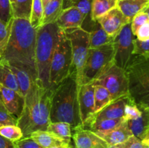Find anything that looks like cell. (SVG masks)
Listing matches in <instances>:
<instances>
[{
	"mask_svg": "<svg viewBox=\"0 0 149 148\" xmlns=\"http://www.w3.org/2000/svg\"></svg>",
	"mask_w": 149,
	"mask_h": 148,
	"instance_id": "681fc988",
	"label": "cell"
},
{
	"mask_svg": "<svg viewBox=\"0 0 149 148\" xmlns=\"http://www.w3.org/2000/svg\"><path fill=\"white\" fill-rule=\"evenodd\" d=\"M64 31L71 44L74 68L78 83L90 49L89 33L82 28L68 29Z\"/></svg>",
	"mask_w": 149,
	"mask_h": 148,
	"instance_id": "9c48e42d",
	"label": "cell"
},
{
	"mask_svg": "<svg viewBox=\"0 0 149 148\" xmlns=\"http://www.w3.org/2000/svg\"><path fill=\"white\" fill-rule=\"evenodd\" d=\"M109 148H114V147H113V146H109Z\"/></svg>",
	"mask_w": 149,
	"mask_h": 148,
	"instance_id": "f6af8a7d",
	"label": "cell"
},
{
	"mask_svg": "<svg viewBox=\"0 0 149 148\" xmlns=\"http://www.w3.org/2000/svg\"><path fill=\"white\" fill-rule=\"evenodd\" d=\"M43 10L44 7L42 0H33L29 21L31 26L36 30H37L41 26L43 16Z\"/></svg>",
	"mask_w": 149,
	"mask_h": 148,
	"instance_id": "4dcf8cb0",
	"label": "cell"
},
{
	"mask_svg": "<svg viewBox=\"0 0 149 148\" xmlns=\"http://www.w3.org/2000/svg\"><path fill=\"white\" fill-rule=\"evenodd\" d=\"M113 42L95 49H89L78 81L79 86L95 82L114 65Z\"/></svg>",
	"mask_w": 149,
	"mask_h": 148,
	"instance_id": "8992f818",
	"label": "cell"
},
{
	"mask_svg": "<svg viewBox=\"0 0 149 148\" xmlns=\"http://www.w3.org/2000/svg\"><path fill=\"white\" fill-rule=\"evenodd\" d=\"M33 0H13L11 3L14 18L29 20Z\"/></svg>",
	"mask_w": 149,
	"mask_h": 148,
	"instance_id": "4316f807",
	"label": "cell"
},
{
	"mask_svg": "<svg viewBox=\"0 0 149 148\" xmlns=\"http://www.w3.org/2000/svg\"><path fill=\"white\" fill-rule=\"evenodd\" d=\"M135 36L140 40L145 41L149 39V22H147L139 28Z\"/></svg>",
	"mask_w": 149,
	"mask_h": 148,
	"instance_id": "60d3db41",
	"label": "cell"
},
{
	"mask_svg": "<svg viewBox=\"0 0 149 148\" xmlns=\"http://www.w3.org/2000/svg\"><path fill=\"white\" fill-rule=\"evenodd\" d=\"M93 2V0H63V8L76 7L84 15L85 17L84 21H86L93 20L91 17Z\"/></svg>",
	"mask_w": 149,
	"mask_h": 148,
	"instance_id": "f546056e",
	"label": "cell"
},
{
	"mask_svg": "<svg viewBox=\"0 0 149 148\" xmlns=\"http://www.w3.org/2000/svg\"><path fill=\"white\" fill-rule=\"evenodd\" d=\"M0 19L7 24L13 19L10 0H0Z\"/></svg>",
	"mask_w": 149,
	"mask_h": 148,
	"instance_id": "8d00e7d4",
	"label": "cell"
},
{
	"mask_svg": "<svg viewBox=\"0 0 149 148\" xmlns=\"http://www.w3.org/2000/svg\"><path fill=\"white\" fill-rule=\"evenodd\" d=\"M149 0H119L117 7L130 20L145 9L148 8Z\"/></svg>",
	"mask_w": 149,
	"mask_h": 148,
	"instance_id": "44dd1931",
	"label": "cell"
},
{
	"mask_svg": "<svg viewBox=\"0 0 149 148\" xmlns=\"http://www.w3.org/2000/svg\"><path fill=\"white\" fill-rule=\"evenodd\" d=\"M0 148H17L15 142L9 140L0 134Z\"/></svg>",
	"mask_w": 149,
	"mask_h": 148,
	"instance_id": "b9f144b4",
	"label": "cell"
},
{
	"mask_svg": "<svg viewBox=\"0 0 149 148\" xmlns=\"http://www.w3.org/2000/svg\"><path fill=\"white\" fill-rule=\"evenodd\" d=\"M138 105V104H137ZM141 112L139 117L127 120L132 135L142 142L149 141V106L138 105Z\"/></svg>",
	"mask_w": 149,
	"mask_h": 148,
	"instance_id": "9a60e30c",
	"label": "cell"
},
{
	"mask_svg": "<svg viewBox=\"0 0 149 148\" xmlns=\"http://www.w3.org/2000/svg\"><path fill=\"white\" fill-rule=\"evenodd\" d=\"M96 20L100 23L102 28L109 36L113 37L125 25L131 22L127 17L124 15L117 7L109 10Z\"/></svg>",
	"mask_w": 149,
	"mask_h": 148,
	"instance_id": "7c38bea8",
	"label": "cell"
},
{
	"mask_svg": "<svg viewBox=\"0 0 149 148\" xmlns=\"http://www.w3.org/2000/svg\"><path fill=\"white\" fill-rule=\"evenodd\" d=\"M145 148H149V145H147V146H146Z\"/></svg>",
	"mask_w": 149,
	"mask_h": 148,
	"instance_id": "bcb514c9",
	"label": "cell"
},
{
	"mask_svg": "<svg viewBox=\"0 0 149 148\" xmlns=\"http://www.w3.org/2000/svg\"><path fill=\"white\" fill-rule=\"evenodd\" d=\"M71 138L75 148H109V145L94 132L84 129L82 125L71 130Z\"/></svg>",
	"mask_w": 149,
	"mask_h": 148,
	"instance_id": "8fae6325",
	"label": "cell"
},
{
	"mask_svg": "<svg viewBox=\"0 0 149 148\" xmlns=\"http://www.w3.org/2000/svg\"><path fill=\"white\" fill-rule=\"evenodd\" d=\"M52 148H74V146L70 145V146L68 147H52Z\"/></svg>",
	"mask_w": 149,
	"mask_h": 148,
	"instance_id": "ee69618b",
	"label": "cell"
},
{
	"mask_svg": "<svg viewBox=\"0 0 149 148\" xmlns=\"http://www.w3.org/2000/svg\"><path fill=\"white\" fill-rule=\"evenodd\" d=\"M133 136L129 129L127 122L124 120L117 127L114 128L109 132L99 135L109 146H115L125 142L130 136Z\"/></svg>",
	"mask_w": 149,
	"mask_h": 148,
	"instance_id": "d6986e66",
	"label": "cell"
},
{
	"mask_svg": "<svg viewBox=\"0 0 149 148\" xmlns=\"http://www.w3.org/2000/svg\"><path fill=\"white\" fill-rule=\"evenodd\" d=\"M85 30L89 33L90 49H95L113 42V36H109L97 20H93Z\"/></svg>",
	"mask_w": 149,
	"mask_h": 148,
	"instance_id": "ac0fdd59",
	"label": "cell"
},
{
	"mask_svg": "<svg viewBox=\"0 0 149 148\" xmlns=\"http://www.w3.org/2000/svg\"><path fill=\"white\" fill-rule=\"evenodd\" d=\"M51 0H42V5H43V7H45V5H46L47 4L48 2H49V1H50Z\"/></svg>",
	"mask_w": 149,
	"mask_h": 148,
	"instance_id": "7bdbcfd3",
	"label": "cell"
},
{
	"mask_svg": "<svg viewBox=\"0 0 149 148\" xmlns=\"http://www.w3.org/2000/svg\"><path fill=\"white\" fill-rule=\"evenodd\" d=\"M0 134L13 142L23 138V132L17 125H6L0 126Z\"/></svg>",
	"mask_w": 149,
	"mask_h": 148,
	"instance_id": "1f68e13d",
	"label": "cell"
},
{
	"mask_svg": "<svg viewBox=\"0 0 149 148\" xmlns=\"http://www.w3.org/2000/svg\"><path fill=\"white\" fill-rule=\"evenodd\" d=\"M93 84L105 87L110 93L112 102L130 95L126 72L115 65H112Z\"/></svg>",
	"mask_w": 149,
	"mask_h": 148,
	"instance_id": "ba28073f",
	"label": "cell"
},
{
	"mask_svg": "<svg viewBox=\"0 0 149 148\" xmlns=\"http://www.w3.org/2000/svg\"><path fill=\"white\" fill-rule=\"evenodd\" d=\"M13 1V0H10V1H11V3H12V1Z\"/></svg>",
	"mask_w": 149,
	"mask_h": 148,
	"instance_id": "7dc6e473",
	"label": "cell"
},
{
	"mask_svg": "<svg viewBox=\"0 0 149 148\" xmlns=\"http://www.w3.org/2000/svg\"><path fill=\"white\" fill-rule=\"evenodd\" d=\"M53 90L43 88L35 82L25 97L23 112L17 118V126L23 138L36 131H46L50 123L51 99Z\"/></svg>",
	"mask_w": 149,
	"mask_h": 148,
	"instance_id": "7a4b0ae2",
	"label": "cell"
},
{
	"mask_svg": "<svg viewBox=\"0 0 149 148\" xmlns=\"http://www.w3.org/2000/svg\"><path fill=\"white\" fill-rule=\"evenodd\" d=\"M78 90L76 73L64 79L53 90L49 114L50 122L68 123L71 130L82 124L79 107Z\"/></svg>",
	"mask_w": 149,
	"mask_h": 148,
	"instance_id": "3957f363",
	"label": "cell"
},
{
	"mask_svg": "<svg viewBox=\"0 0 149 148\" xmlns=\"http://www.w3.org/2000/svg\"><path fill=\"white\" fill-rule=\"evenodd\" d=\"M132 55H139L149 59V39L143 41L137 38L134 39Z\"/></svg>",
	"mask_w": 149,
	"mask_h": 148,
	"instance_id": "d590c367",
	"label": "cell"
},
{
	"mask_svg": "<svg viewBox=\"0 0 149 148\" xmlns=\"http://www.w3.org/2000/svg\"><path fill=\"white\" fill-rule=\"evenodd\" d=\"M13 20L10 23L7 24L0 19V57L1 56V55L4 52V49H5L6 46L7 45V43L9 41L10 33H11Z\"/></svg>",
	"mask_w": 149,
	"mask_h": 148,
	"instance_id": "d6a6232c",
	"label": "cell"
},
{
	"mask_svg": "<svg viewBox=\"0 0 149 148\" xmlns=\"http://www.w3.org/2000/svg\"><path fill=\"white\" fill-rule=\"evenodd\" d=\"M124 120V118L102 119L99 120L86 122L81 125L84 129H88L99 136L117 127Z\"/></svg>",
	"mask_w": 149,
	"mask_h": 148,
	"instance_id": "7402d4cb",
	"label": "cell"
},
{
	"mask_svg": "<svg viewBox=\"0 0 149 148\" xmlns=\"http://www.w3.org/2000/svg\"><path fill=\"white\" fill-rule=\"evenodd\" d=\"M147 22H149L148 7L141 12L138 13L131 20V30L134 36H135L139 28Z\"/></svg>",
	"mask_w": 149,
	"mask_h": 148,
	"instance_id": "e575fe53",
	"label": "cell"
},
{
	"mask_svg": "<svg viewBox=\"0 0 149 148\" xmlns=\"http://www.w3.org/2000/svg\"><path fill=\"white\" fill-rule=\"evenodd\" d=\"M130 95L111 102L97 113H94L86 122L102 119L124 118V110ZM85 122V123H86Z\"/></svg>",
	"mask_w": 149,
	"mask_h": 148,
	"instance_id": "2e32d148",
	"label": "cell"
},
{
	"mask_svg": "<svg viewBox=\"0 0 149 148\" xmlns=\"http://www.w3.org/2000/svg\"><path fill=\"white\" fill-rule=\"evenodd\" d=\"M46 131L71 144V128L69 123L65 122H50Z\"/></svg>",
	"mask_w": 149,
	"mask_h": 148,
	"instance_id": "484cf974",
	"label": "cell"
},
{
	"mask_svg": "<svg viewBox=\"0 0 149 148\" xmlns=\"http://www.w3.org/2000/svg\"><path fill=\"white\" fill-rule=\"evenodd\" d=\"M36 30L29 20L13 18L9 41L1 59L11 66L26 71L37 83L35 63Z\"/></svg>",
	"mask_w": 149,
	"mask_h": 148,
	"instance_id": "6da1fadb",
	"label": "cell"
},
{
	"mask_svg": "<svg viewBox=\"0 0 149 148\" xmlns=\"http://www.w3.org/2000/svg\"><path fill=\"white\" fill-rule=\"evenodd\" d=\"M28 137L33 139L43 148L68 147L71 145V144L57 137L56 136L47 131H36L32 132Z\"/></svg>",
	"mask_w": 149,
	"mask_h": 148,
	"instance_id": "ffe728a7",
	"label": "cell"
},
{
	"mask_svg": "<svg viewBox=\"0 0 149 148\" xmlns=\"http://www.w3.org/2000/svg\"><path fill=\"white\" fill-rule=\"evenodd\" d=\"M94 89L93 83L79 86L78 102L82 124L94 114Z\"/></svg>",
	"mask_w": 149,
	"mask_h": 148,
	"instance_id": "4fadbf2b",
	"label": "cell"
},
{
	"mask_svg": "<svg viewBox=\"0 0 149 148\" xmlns=\"http://www.w3.org/2000/svg\"><path fill=\"white\" fill-rule=\"evenodd\" d=\"M95 85V84H94ZM112 102L110 93L105 87L100 85H95L94 89V113Z\"/></svg>",
	"mask_w": 149,
	"mask_h": 148,
	"instance_id": "83f0119b",
	"label": "cell"
},
{
	"mask_svg": "<svg viewBox=\"0 0 149 148\" xmlns=\"http://www.w3.org/2000/svg\"><path fill=\"white\" fill-rule=\"evenodd\" d=\"M0 61H1V57H0Z\"/></svg>",
	"mask_w": 149,
	"mask_h": 148,
	"instance_id": "c3c4849f",
	"label": "cell"
},
{
	"mask_svg": "<svg viewBox=\"0 0 149 148\" xmlns=\"http://www.w3.org/2000/svg\"><path fill=\"white\" fill-rule=\"evenodd\" d=\"M149 145V141L142 142L135 137V136H132L127 139L125 142L119 144V145L113 146L114 148H145L146 146Z\"/></svg>",
	"mask_w": 149,
	"mask_h": 148,
	"instance_id": "74e56055",
	"label": "cell"
},
{
	"mask_svg": "<svg viewBox=\"0 0 149 148\" xmlns=\"http://www.w3.org/2000/svg\"><path fill=\"white\" fill-rule=\"evenodd\" d=\"M119 0H93L92 7L91 17L96 20L109 10L117 7Z\"/></svg>",
	"mask_w": 149,
	"mask_h": 148,
	"instance_id": "f1b7e54d",
	"label": "cell"
},
{
	"mask_svg": "<svg viewBox=\"0 0 149 148\" xmlns=\"http://www.w3.org/2000/svg\"><path fill=\"white\" fill-rule=\"evenodd\" d=\"M141 114L140 109L138 108L136 103L134 100L131 98L130 96L128 101L127 102L125 106V110H124V120L127 121L129 120H132L139 117Z\"/></svg>",
	"mask_w": 149,
	"mask_h": 148,
	"instance_id": "836d02e7",
	"label": "cell"
},
{
	"mask_svg": "<svg viewBox=\"0 0 149 148\" xmlns=\"http://www.w3.org/2000/svg\"><path fill=\"white\" fill-rule=\"evenodd\" d=\"M17 118L10 114L0 102V126L17 125Z\"/></svg>",
	"mask_w": 149,
	"mask_h": 148,
	"instance_id": "f35d334b",
	"label": "cell"
},
{
	"mask_svg": "<svg viewBox=\"0 0 149 148\" xmlns=\"http://www.w3.org/2000/svg\"><path fill=\"white\" fill-rule=\"evenodd\" d=\"M61 29V28H60ZM75 73L69 39L60 30L59 40L52 56L49 69V89L54 90L64 79Z\"/></svg>",
	"mask_w": 149,
	"mask_h": 148,
	"instance_id": "52a82bcc",
	"label": "cell"
},
{
	"mask_svg": "<svg viewBox=\"0 0 149 148\" xmlns=\"http://www.w3.org/2000/svg\"><path fill=\"white\" fill-rule=\"evenodd\" d=\"M134 35L131 30V22L125 25L113 37L114 65L125 70L132 57Z\"/></svg>",
	"mask_w": 149,
	"mask_h": 148,
	"instance_id": "30bf717a",
	"label": "cell"
},
{
	"mask_svg": "<svg viewBox=\"0 0 149 148\" xmlns=\"http://www.w3.org/2000/svg\"><path fill=\"white\" fill-rule=\"evenodd\" d=\"M8 66L10 69L11 70L12 72L13 73L15 76L20 93L25 97L27 93L29 92V90L31 89L33 84L35 83V81L31 77V75L29 73H27L26 71L15 68V67L11 66L10 65H8Z\"/></svg>",
	"mask_w": 149,
	"mask_h": 148,
	"instance_id": "cb8c5ba5",
	"label": "cell"
},
{
	"mask_svg": "<svg viewBox=\"0 0 149 148\" xmlns=\"http://www.w3.org/2000/svg\"><path fill=\"white\" fill-rule=\"evenodd\" d=\"M60 30L55 23L44 25L36 30L35 63L37 84L43 88L49 89L50 64L59 40Z\"/></svg>",
	"mask_w": 149,
	"mask_h": 148,
	"instance_id": "277c9868",
	"label": "cell"
},
{
	"mask_svg": "<svg viewBox=\"0 0 149 148\" xmlns=\"http://www.w3.org/2000/svg\"><path fill=\"white\" fill-rule=\"evenodd\" d=\"M15 145L17 148H43L30 137L22 138L15 142Z\"/></svg>",
	"mask_w": 149,
	"mask_h": 148,
	"instance_id": "ab89813d",
	"label": "cell"
},
{
	"mask_svg": "<svg viewBox=\"0 0 149 148\" xmlns=\"http://www.w3.org/2000/svg\"><path fill=\"white\" fill-rule=\"evenodd\" d=\"M0 102L10 114L18 118L23 112L25 97L20 93L0 85Z\"/></svg>",
	"mask_w": 149,
	"mask_h": 148,
	"instance_id": "5bb4252c",
	"label": "cell"
},
{
	"mask_svg": "<svg viewBox=\"0 0 149 148\" xmlns=\"http://www.w3.org/2000/svg\"><path fill=\"white\" fill-rule=\"evenodd\" d=\"M63 0H51L44 7L41 26L55 23L63 10Z\"/></svg>",
	"mask_w": 149,
	"mask_h": 148,
	"instance_id": "603a6c76",
	"label": "cell"
},
{
	"mask_svg": "<svg viewBox=\"0 0 149 148\" xmlns=\"http://www.w3.org/2000/svg\"><path fill=\"white\" fill-rule=\"evenodd\" d=\"M0 85L20 93L15 76L8 65L1 59L0 61Z\"/></svg>",
	"mask_w": 149,
	"mask_h": 148,
	"instance_id": "d4e9b609",
	"label": "cell"
},
{
	"mask_svg": "<svg viewBox=\"0 0 149 148\" xmlns=\"http://www.w3.org/2000/svg\"><path fill=\"white\" fill-rule=\"evenodd\" d=\"M84 15L76 7L63 9L55 23L63 30L81 28L84 22Z\"/></svg>",
	"mask_w": 149,
	"mask_h": 148,
	"instance_id": "e0dca14e",
	"label": "cell"
},
{
	"mask_svg": "<svg viewBox=\"0 0 149 148\" xmlns=\"http://www.w3.org/2000/svg\"><path fill=\"white\" fill-rule=\"evenodd\" d=\"M125 71L131 98L138 105L149 106V59L132 55Z\"/></svg>",
	"mask_w": 149,
	"mask_h": 148,
	"instance_id": "5b68a950",
	"label": "cell"
}]
</instances>
